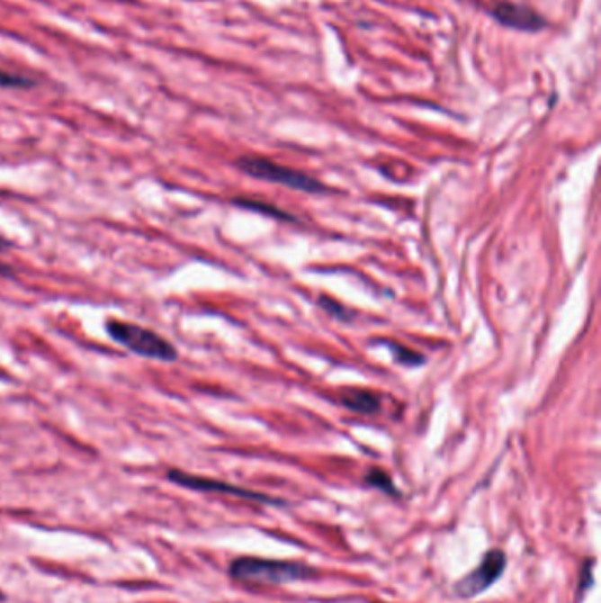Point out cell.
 Returning a JSON list of instances; mask_svg holds the SVG:
<instances>
[{
  "instance_id": "obj_5",
  "label": "cell",
  "mask_w": 601,
  "mask_h": 603,
  "mask_svg": "<svg viewBox=\"0 0 601 603\" xmlns=\"http://www.w3.org/2000/svg\"><path fill=\"white\" fill-rule=\"evenodd\" d=\"M507 570V554L499 549L489 551L480 564L464 579L455 584V593L461 598H472L494 586Z\"/></svg>"
},
{
  "instance_id": "obj_16",
  "label": "cell",
  "mask_w": 601,
  "mask_h": 603,
  "mask_svg": "<svg viewBox=\"0 0 601 603\" xmlns=\"http://www.w3.org/2000/svg\"><path fill=\"white\" fill-rule=\"evenodd\" d=\"M0 600H4V595H2V593H0Z\"/></svg>"
},
{
  "instance_id": "obj_12",
  "label": "cell",
  "mask_w": 601,
  "mask_h": 603,
  "mask_svg": "<svg viewBox=\"0 0 601 603\" xmlns=\"http://www.w3.org/2000/svg\"><path fill=\"white\" fill-rule=\"evenodd\" d=\"M34 80L23 76V75H14L9 71L0 69V86L2 88H29L34 86Z\"/></svg>"
},
{
  "instance_id": "obj_10",
  "label": "cell",
  "mask_w": 601,
  "mask_h": 603,
  "mask_svg": "<svg viewBox=\"0 0 601 603\" xmlns=\"http://www.w3.org/2000/svg\"><path fill=\"white\" fill-rule=\"evenodd\" d=\"M387 345L399 364H404L408 367H417V365H422L426 362V358L420 353H417V351H413L406 346L397 345V343H387Z\"/></svg>"
},
{
  "instance_id": "obj_11",
  "label": "cell",
  "mask_w": 601,
  "mask_h": 603,
  "mask_svg": "<svg viewBox=\"0 0 601 603\" xmlns=\"http://www.w3.org/2000/svg\"><path fill=\"white\" fill-rule=\"evenodd\" d=\"M593 568H595V560L586 561L582 566V573L579 579V588H577V595H579V602L580 598L595 586V577H593Z\"/></svg>"
},
{
  "instance_id": "obj_9",
  "label": "cell",
  "mask_w": 601,
  "mask_h": 603,
  "mask_svg": "<svg viewBox=\"0 0 601 603\" xmlns=\"http://www.w3.org/2000/svg\"><path fill=\"white\" fill-rule=\"evenodd\" d=\"M365 483L371 485V487H374V489H378V490H381V492H385L388 496H393V498H399V496H400V492H399V489L395 487L391 476L385 473L383 470L372 468L369 473L365 474Z\"/></svg>"
},
{
  "instance_id": "obj_3",
  "label": "cell",
  "mask_w": 601,
  "mask_h": 603,
  "mask_svg": "<svg viewBox=\"0 0 601 603\" xmlns=\"http://www.w3.org/2000/svg\"><path fill=\"white\" fill-rule=\"evenodd\" d=\"M237 168L242 170L246 175L253 176V178L272 182V184H281V185H286V187L295 189V191H303V193H310V194L336 193V189L325 185L318 178H314L307 173L277 165V163H274L266 158H258V156L238 158L237 159Z\"/></svg>"
},
{
  "instance_id": "obj_8",
  "label": "cell",
  "mask_w": 601,
  "mask_h": 603,
  "mask_svg": "<svg viewBox=\"0 0 601 603\" xmlns=\"http://www.w3.org/2000/svg\"><path fill=\"white\" fill-rule=\"evenodd\" d=\"M233 205L240 207V209H246V211H253V212H259V214H265V216L274 217V219H281V220H288V222H293L297 220L295 216H290L288 212L266 203V202H259V200H253V198H235L231 202Z\"/></svg>"
},
{
  "instance_id": "obj_13",
  "label": "cell",
  "mask_w": 601,
  "mask_h": 603,
  "mask_svg": "<svg viewBox=\"0 0 601 603\" xmlns=\"http://www.w3.org/2000/svg\"><path fill=\"white\" fill-rule=\"evenodd\" d=\"M330 314H334V316H337V318H343L344 314V307H341L339 303L336 301H328V299H321V302H319Z\"/></svg>"
},
{
  "instance_id": "obj_6",
  "label": "cell",
  "mask_w": 601,
  "mask_h": 603,
  "mask_svg": "<svg viewBox=\"0 0 601 603\" xmlns=\"http://www.w3.org/2000/svg\"><path fill=\"white\" fill-rule=\"evenodd\" d=\"M489 14L499 25L518 32L536 34L547 27V20L534 7L512 0L492 2L489 5Z\"/></svg>"
},
{
  "instance_id": "obj_7",
  "label": "cell",
  "mask_w": 601,
  "mask_h": 603,
  "mask_svg": "<svg viewBox=\"0 0 601 603\" xmlns=\"http://www.w3.org/2000/svg\"><path fill=\"white\" fill-rule=\"evenodd\" d=\"M341 400L347 410L362 415H376L381 410L380 395L365 388H345Z\"/></svg>"
},
{
  "instance_id": "obj_1",
  "label": "cell",
  "mask_w": 601,
  "mask_h": 603,
  "mask_svg": "<svg viewBox=\"0 0 601 603\" xmlns=\"http://www.w3.org/2000/svg\"><path fill=\"white\" fill-rule=\"evenodd\" d=\"M316 570L297 561L238 558L229 564L233 580L244 584H292L316 577Z\"/></svg>"
},
{
  "instance_id": "obj_14",
  "label": "cell",
  "mask_w": 601,
  "mask_h": 603,
  "mask_svg": "<svg viewBox=\"0 0 601 603\" xmlns=\"http://www.w3.org/2000/svg\"><path fill=\"white\" fill-rule=\"evenodd\" d=\"M7 249H11V242L0 235V253L7 251Z\"/></svg>"
},
{
  "instance_id": "obj_15",
  "label": "cell",
  "mask_w": 601,
  "mask_h": 603,
  "mask_svg": "<svg viewBox=\"0 0 601 603\" xmlns=\"http://www.w3.org/2000/svg\"><path fill=\"white\" fill-rule=\"evenodd\" d=\"M0 275H11V268L4 263H0Z\"/></svg>"
},
{
  "instance_id": "obj_2",
  "label": "cell",
  "mask_w": 601,
  "mask_h": 603,
  "mask_svg": "<svg viewBox=\"0 0 601 603\" xmlns=\"http://www.w3.org/2000/svg\"><path fill=\"white\" fill-rule=\"evenodd\" d=\"M106 332L115 343L128 347L134 355L143 358L159 362H175L178 358L176 347L168 339L136 323L112 318L106 321Z\"/></svg>"
},
{
  "instance_id": "obj_4",
  "label": "cell",
  "mask_w": 601,
  "mask_h": 603,
  "mask_svg": "<svg viewBox=\"0 0 601 603\" xmlns=\"http://www.w3.org/2000/svg\"><path fill=\"white\" fill-rule=\"evenodd\" d=\"M166 476H168V480L173 482V483H176L180 487H185V489H191V490H198V492L228 494V496H235V498H242V500H249V501H256V503L274 505V507L286 505L281 500L270 498L266 494H261V492H256V490H249V489H244V487H238V485H231L228 482L214 480V478H205V476H198V474L185 473V472H180V470H170Z\"/></svg>"
}]
</instances>
